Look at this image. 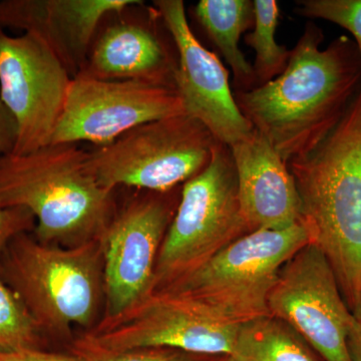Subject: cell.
I'll use <instances>...</instances> for the list:
<instances>
[{
  "label": "cell",
  "instance_id": "22",
  "mask_svg": "<svg viewBox=\"0 0 361 361\" xmlns=\"http://www.w3.org/2000/svg\"><path fill=\"white\" fill-rule=\"evenodd\" d=\"M295 13L330 21L348 30L361 56V0H298Z\"/></svg>",
  "mask_w": 361,
  "mask_h": 361
},
{
  "label": "cell",
  "instance_id": "3",
  "mask_svg": "<svg viewBox=\"0 0 361 361\" xmlns=\"http://www.w3.org/2000/svg\"><path fill=\"white\" fill-rule=\"evenodd\" d=\"M0 205L30 211L35 238L54 245L99 238L116 214L114 191L97 182L78 144L0 157Z\"/></svg>",
  "mask_w": 361,
  "mask_h": 361
},
{
  "label": "cell",
  "instance_id": "11",
  "mask_svg": "<svg viewBox=\"0 0 361 361\" xmlns=\"http://www.w3.org/2000/svg\"><path fill=\"white\" fill-rule=\"evenodd\" d=\"M269 314L290 325L326 361H353L346 338L353 312L329 260L307 244L280 269L268 297Z\"/></svg>",
  "mask_w": 361,
  "mask_h": 361
},
{
  "label": "cell",
  "instance_id": "21",
  "mask_svg": "<svg viewBox=\"0 0 361 361\" xmlns=\"http://www.w3.org/2000/svg\"><path fill=\"white\" fill-rule=\"evenodd\" d=\"M71 355L80 361H217L221 357L170 348L111 350L99 345L87 334L71 344Z\"/></svg>",
  "mask_w": 361,
  "mask_h": 361
},
{
  "label": "cell",
  "instance_id": "9",
  "mask_svg": "<svg viewBox=\"0 0 361 361\" xmlns=\"http://www.w3.org/2000/svg\"><path fill=\"white\" fill-rule=\"evenodd\" d=\"M186 114L175 87L141 80L73 78L51 144L106 146L144 123Z\"/></svg>",
  "mask_w": 361,
  "mask_h": 361
},
{
  "label": "cell",
  "instance_id": "18",
  "mask_svg": "<svg viewBox=\"0 0 361 361\" xmlns=\"http://www.w3.org/2000/svg\"><path fill=\"white\" fill-rule=\"evenodd\" d=\"M230 356L235 361H316L310 344L272 315L241 323Z\"/></svg>",
  "mask_w": 361,
  "mask_h": 361
},
{
  "label": "cell",
  "instance_id": "23",
  "mask_svg": "<svg viewBox=\"0 0 361 361\" xmlns=\"http://www.w3.org/2000/svg\"><path fill=\"white\" fill-rule=\"evenodd\" d=\"M33 228H35V219L30 211L0 205V256L11 240Z\"/></svg>",
  "mask_w": 361,
  "mask_h": 361
},
{
  "label": "cell",
  "instance_id": "24",
  "mask_svg": "<svg viewBox=\"0 0 361 361\" xmlns=\"http://www.w3.org/2000/svg\"><path fill=\"white\" fill-rule=\"evenodd\" d=\"M18 142V125L0 97V157L13 154Z\"/></svg>",
  "mask_w": 361,
  "mask_h": 361
},
{
  "label": "cell",
  "instance_id": "2",
  "mask_svg": "<svg viewBox=\"0 0 361 361\" xmlns=\"http://www.w3.org/2000/svg\"><path fill=\"white\" fill-rule=\"evenodd\" d=\"M287 166L300 223L329 260L351 310L361 296V87L331 133Z\"/></svg>",
  "mask_w": 361,
  "mask_h": 361
},
{
  "label": "cell",
  "instance_id": "7",
  "mask_svg": "<svg viewBox=\"0 0 361 361\" xmlns=\"http://www.w3.org/2000/svg\"><path fill=\"white\" fill-rule=\"evenodd\" d=\"M217 140L193 116H167L139 126L89 152L90 171L106 189L172 191L210 163Z\"/></svg>",
  "mask_w": 361,
  "mask_h": 361
},
{
  "label": "cell",
  "instance_id": "8",
  "mask_svg": "<svg viewBox=\"0 0 361 361\" xmlns=\"http://www.w3.org/2000/svg\"><path fill=\"white\" fill-rule=\"evenodd\" d=\"M239 325L192 297L159 288L120 314L104 316L87 336L111 350L170 348L224 356L232 355Z\"/></svg>",
  "mask_w": 361,
  "mask_h": 361
},
{
  "label": "cell",
  "instance_id": "5",
  "mask_svg": "<svg viewBox=\"0 0 361 361\" xmlns=\"http://www.w3.org/2000/svg\"><path fill=\"white\" fill-rule=\"evenodd\" d=\"M250 232L240 207L231 148L217 142L208 166L183 186L159 252L153 289L188 276Z\"/></svg>",
  "mask_w": 361,
  "mask_h": 361
},
{
  "label": "cell",
  "instance_id": "14",
  "mask_svg": "<svg viewBox=\"0 0 361 361\" xmlns=\"http://www.w3.org/2000/svg\"><path fill=\"white\" fill-rule=\"evenodd\" d=\"M137 6L144 4L139 0H4L0 28L35 35L75 78L87 63L101 21Z\"/></svg>",
  "mask_w": 361,
  "mask_h": 361
},
{
  "label": "cell",
  "instance_id": "15",
  "mask_svg": "<svg viewBox=\"0 0 361 361\" xmlns=\"http://www.w3.org/2000/svg\"><path fill=\"white\" fill-rule=\"evenodd\" d=\"M238 198L250 231L284 230L300 223V199L288 166L253 130L233 145Z\"/></svg>",
  "mask_w": 361,
  "mask_h": 361
},
{
  "label": "cell",
  "instance_id": "1",
  "mask_svg": "<svg viewBox=\"0 0 361 361\" xmlns=\"http://www.w3.org/2000/svg\"><path fill=\"white\" fill-rule=\"evenodd\" d=\"M323 39L322 30L308 21L279 77L234 92L242 115L286 164L331 133L361 87L355 42L341 35L322 49Z\"/></svg>",
  "mask_w": 361,
  "mask_h": 361
},
{
  "label": "cell",
  "instance_id": "6",
  "mask_svg": "<svg viewBox=\"0 0 361 361\" xmlns=\"http://www.w3.org/2000/svg\"><path fill=\"white\" fill-rule=\"evenodd\" d=\"M307 244L310 236L301 223L284 230H256L163 288L192 297L228 322L241 324L270 315L268 297L280 269Z\"/></svg>",
  "mask_w": 361,
  "mask_h": 361
},
{
  "label": "cell",
  "instance_id": "25",
  "mask_svg": "<svg viewBox=\"0 0 361 361\" xmlns=\"http://www.w3.org/2000/svg\"><path fill=\"white\" fill-rule=\"evenodd\" d=\"M0 361H80L73 355L47 353L39 348L20 349V350L0 353Z\"/></svg>",
  "mask_w": 361,
  "mask_h": 361
},
{
  "label": "cell",
  "instance_id": "19",
  "mask_svg": "<svg viewBox=\"0 0 361 361\" xmlns=\"http://www.w3.org/2000/svg\"><path fill=\"white\" fill-rule=\"evenodd\" d=\"M253 32L245 37L247 45L255 51L253 71L256 87L279 77L288 65L291 51L277 44L275 32L279 6L275 0H255Z\"/></svg>",
  "mask_w": 361,
  "mask_h": 361
},
{
  "label": "cell",
  "instance_id": "12",
  "mask_svg": "<svg viewBox=\"0 0 361 361\" xmlns=\"http://www.w3.org/2000/svg\"><path fill=\"white\" fill-rule=\"evenodd\" d=\"M172 191H148L130 202L115 214L99 237L104 316L120 314L153 289L159 252L177 210L171 199Z\"/></svg>",
  "mask_w": 361,
  "mask_h": 361
},
{
  "label": "cell",
  "instance_id": "13",
  "mask_svg": "<svg viewBox=\"0 0 361 361\" xmlns=\"http://www.w3.org/2000/svg\"><path fill=\"white\" fill-rule=\"evenodd\" d=\"M154 6L175 44V87L187 115L197 118L228 147L245 139L254 129L235 101L229 71L195 37L184 2L157 0Z\"/></svg>",
  "mask_w": 361,
  "mask_h": 361
},
{
  "label": "cell",
  "instance_id": "26",
  "mask_svg": "<svg viewBox=\"0 0 361 361\" xmlns=\"http://www.w3.org/2000/svg\"><path fill=\"white\" fill-rule=\"evenodd\" d=\"M353 323L349 329L346 345L353 361H361V296L353 306Z\"/></svg>",
  "mask_w": 361,
  "mask_h": 361
},
{
  "label": "cell",
  "instance_id": "4",
  "mask_svg": "<svg viewBox=\"0 0 361 361\" xmlns=\"http://www.w3.org/2000/svg\"><path fill=\"white\" fill-rule=\"evenodd\" d=\"M0 275L42 330L90 327L104 291L99 238L65 248L23 233L0 256Z\"/></svg>",
  "mask_w": 361,
  "mask_h": 361
},
{
  "label": "cell",
  "instance_id": "10",
  "mask_svg": "<svg viewBox=\"0 0 361 361\" xmlns=\"http://www.w3.org/2000/svg\"><path fill=\"white\" fill-rule=\"evenodd\" d=\"M73 77L54 52L30 33L0 28V97L18 125L14 155L51 144Z\"/></svg>",
  "mask_w": 361,
  "mask_h": 361
},
{
  "label": "cell",
  "instance_id": "27",
  "mask_svg": "<svg viewBox=\"0 0 361 361\" xmlns=\"http://www.w3.org/2000/svg\"><path fill=\"white\" fill-rule=\"evenodd\" d=\"M217 361H235V360H233L232 356L224 355V356H221V357H219V360H218Z\"/></svg>",
  "mask_w": 361,
  "mask_h": 361
},
{
  "label": "cell",
  "instance_id": "20",
  "mask_svg": "<svg viewBox=\"0 0 361 361\" xmlns=\"http://www.w3.org/2000/svg\"><path fill=\"white\" fill-rule=\"evenodd\" d=\"M42 330L0 275V353L39 348Z\"/></svg>",
  "mask_w": 361,
  "mask_h": 361
},
{
  "label": "cell",
  "instance_id": "17",
  "mask_svg": "<svg viewBox=\"0 0 361 361\" xmlns=\"http://www.w3.org/2000/svg\"><path fill=\"white\" fill-rule=\"evenodd\" d=\"M195 14L232 68L235 92L255 89L253 66L239 49L241 35L254 26L253 1L201 0L195 7Z\"/></svg>",
  "mask_w": 361,
  "mask_h": 361
},
{
  "label": "cell",
  "instance_id": "16",
  "mask_svg": "<svg viewBox=\"0 0 361 361\" xmlns=\"http://www.w3.org/2000/svg\"><path fill=\"white\" fill-rule=\"evenodd\" d=\"M172 52L154 28L121 23L106 28L97 39L80 73L104 80L175 87L177 52Z\"/></svg>",
  "mask_w": 361,
  "mask_h": 361
}]
</instances>
